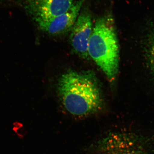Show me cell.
Masks as SVG:
<instances>
[{
	"instance_id": "cell-1",
	"label": "cell",
	"mask_w": 154,
	"mask_h": 154,
	"mask_svg": "<svg viewBox=\"0 0 154 154\" xmlns=\"http://www.w3.org/2000/svg\"><path fill=\"white\" fill-rule=\"evenodd\" d=\"M58 90L63 105L72 115L88 116L104 107L101 88L93 72H66L59 81Z\"/></svg>"
},
{
	"instance_id": "cell-2",
	"label": "cell",
	"mask_w": 154,
	"mask_h": 154,
	"mask_svg": "<svg viewBox=\"0 0 154 154\" xmlns=\"http://www.w3.org/2000/svg\"><path fill=\"white\" fill-rule=\"evenodd\" d=\"M114 20L106 15L97 20L89 41L88 54L110 82L118 73L119 47Z\"/></svg>"
},
{
	"instance_id": "cell-3",
	"label": "cell",
	"mask_w": 154,
	"mask_h": 154,
	"mask_svg": "<svg viewBox=\"0 0 154 154\" xmlns=\"http://www.w3.org/2000/svg\"><path fill=\"white\" fill-rule=\"evenodd\" d=\"M95 154H154V134L130 130L111 131L98 141Z\"/></svg>"
},
{
	"instance_id": "cell-4",
	"label": "cell",
	"mask_w": 154,
	"mask_h": 154,
	"mask_svg": "<svg viewBox=\"0 0 154 154\" xmlns=\"http://www.w3.org/2000/svg\"><path fill=\"white\" fill-rule=\"evenodd\" d=\"M25 11L36 22L57 17L68 11L73 0H22Z\"/></svg>"
},
{
	"instance_id": "cell-5",
	"label": "cell",
	"mask_w": 154,
	"mask_h": 154,
	"mask_svg": "<svg viewBox=\"0 0 154 154\" xmlns=\"http://www.w3.org/2000/svg\"><path fill=\"white\" fill-rule=\"evenodd\" d=\"M93 28L91 15L84 11L80 13L71 29L69 40L73 50L85 59L89 57L88 46Z\"/></svg>"
},
{
	"instance_id": "cell-6",
	"label": "cell",
	"mask_w": 154,
	"mask_h": 154,
	"mask_svg": "<svg viewBox=\"0 0 154 154\" xmlns=\"http://www.w3.org/2000/svg\"><path fill=\"white\" fill-rule=\"evenodd\" d=\"M85 0H79L71 8L57 17L35 22L42 31L51 35H58L72 29L79 15Z\"/></svg>"
},
{
	"instance_id": "cell-7",
	"label": "cell",
	"mask_w": 154,
	"mask_h": 154,
	"mask_svg": "<svg viewBox=\"0 0 154 154\" xmlns=\"http://www.w3.org/2000/svg\"><path fill=\"white\" fill-rule=\"evenodd\" d=\"M150 24L145 38L144 54L147 64L154 77V22Z\"/></svg>"
}]
</instances>
